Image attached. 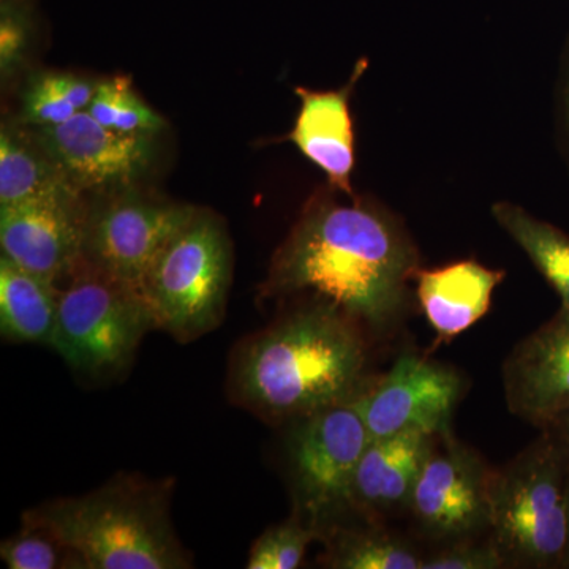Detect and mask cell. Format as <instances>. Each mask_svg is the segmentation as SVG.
I'll return each mask as SVG.
<instances>
[{"mask_svg":"<svg viewBox=\"0 0 569 569\" xmlns=\"http://www.w3.org/2000/svg\"><path fill=\"white\" fill-rule=\"evenodd\" d=\"M369 443L365 419L351 402L298 419L290 462L298 512L307 522L318 529L336 509L350 503L356 468Z\"/></svg>","mask_w":569,"mask_h":569,"instance_id":"cell-7","label":"cell"},{"mask_svg":"<svg viewBox=\"0 0 569 569\" xmlns=\"http://www.w3.org/2000/svg\"><path fill=\"white\" fill-rule=\"evenodd\" d=\"M415 279L427 321L436 329L438 340L449 342L489 312L505 272L477 261H459L432 271L419 269Z\"/></svg>","mask_w":569,"mask_h":569,"instance_id":"cell-16","label":"cell"},{"mask_svg":"<svg viewBox=\"0 0 569 569\" xmlns=\"http://www.w3.org/2000/svg\"><path fill=\"white\" fill-rule=\"evenodd\" d=\"M462 391V377L451 367L406 353L387 376L370 378L351 403L365 419L370 440L403 432L445 437Z\"/></svg>","mask_w":569,"mask_h":569,"instance_id":"cell-9","label":"cell"},{"mask_svg":"<svg viewBox=\"0 0 569 569\" xmlns=\"http://www.w3.org/2000/svg\"><path fill=\"white\" fill-rule=\"evenodd\" d=\"M29 22L20 9L11 6L10 2L2 3L0 11V73L2 80H9L11 74L17 73L26 56H28Z\"/></svg>","mask_w":569,"mask_h":569,"instance_id":"cell-25","label":"cell"},{"mask_svg":"<svg viewBox=\"0 0 569 569\" xmlns=\"http://www.w3.org/2000/svg\"><path fill=\"white\" fill-rule=\"evenodd\" d=\"M58 283L0 257V332L17 343L52 347L58 325Z\"/></svg>","mask_w":569,"mask_h":569,"instance_id":"cell-18","label":"cell"},{"mask_svg":"<svg viewBox=\"0 0 569 569\" xmlns=\"http://www.w3.org/2000/svg\"><path fill=\"white\" fill-rule=\"evenodd\" d=\"M565 104H567V121H568V130H569V78L567 84V93H565Z\"/></svg>","mask_w":569,"mask_h":569,"instance_id":"cell-28","label":"cell"},{"mask_svg":"<svg viewBox=\"0 0 569 569\" xmlns=\"http://www.w3.org/2000/svg\"><path fill=\"white\" fill-rule=\"evenodd\" d=\"M37 138L78 189H122L152 159V134L116 132L82 111L70 121L39 127Z\"/></svg>","mask_w":569,"mask_h":569,"instance_id":"cell-11","label":"cell"},{"mask_svg":"<svg viewBox=\"0 0 569 569\" xmlns=\"http://www.w3.org/2000/svg\"><path fill=\"white\" fill-rule=\"evenodd\" d=\"M88 208L81 198L0 208V247L14 264L59 283L82 258Z\"/></svg>","mask_w":569,"mask_h":569,"instance_id":"cell-13","label":"cell"},{"mask_svg":"<svg viewBox=\"0 0 569 569\" xmlns=\"http://www.w3.org/2000/svg\"><path fill=\"white\" fill-rule=\"evenodd\" d=\"M0 557L10 569L80 568L77 556L51 531L22 522L20 533L0 546Z\"/></svg>","mask_w":569,"mask_h":569,"instance_id":"cell-24","label":"cell"},{"mask_svg":"<svg viewBox=\"0 0 569 569\" xmlns=\"http://www.w3.org/2000/svg\"><path fill=\"white\" fill-rule=\"evenodd\" d=\"M429 433L403 432L367 445L351 485V507L367 515L408 507L427 459L436 449Z\"/></svg>","mask_w":569,"mask_h":569,"instance_id":"cell-15","label":"cell"},{"mask_svg":"<svg viewBox=\"0 0 569 569\" xmlns=\"http://www.w3.org/2000/svg\"><path fill=\"white\" fill-rule=\"evenodd\" d=\"M52 350L81 376L108 378L132 365L156 321L137 288L84 257L58 283Z\"/></svg>","mask_w":569,"mask_h":569,"instance_id":"cell-5","label":"cell"},{"mask_svg":"<svg viewBox=\"0 0 569 569\" xmlns=\"http://www.w3.org/2000/svg\"><path fill=\"white\" fill-rule=\"evenodd\" d=\"M366 69L367 61L362 59L355 67L346 88L339 91L295 89L296 96L301 100V107L288 140L323 171L336 190L346 193L347 197L355 194L351 187L355 137L350 97Z\"/></svg>","mask_w":569,"mask_h":569,"instance_id":"cell-14","label":"cell"},{"mask_svg":"<svg viewBox=\"0 0 569 569\" xmlns=\"http://www.w3.org/2000/svg\"><path fill=\"white\" fill-rule=\"evenodd\" d=\"M97 122L121 133L153 134L163 129V119L142 102L127 77L97 81L88 108Z\"/></svg>","mask_w":569,"mask_h":569,"instance_id":"cell-22","label":"cell"},{"mask_svg":"<svg viewBox=\"0 0 569 569\" xmlns=\"http://www.w3.org/2000/svg\"><path fill=\"white\" fill-rule=\"evenodd\" d=\"M362 326L313 298L247 337L230 362L231 399L266 421H290L353 402L367 387Z\"/></svg>","mask_w":569,"mask_h":569,"instance_id":"cell-2","label":"cell"},{"mask_svg":"<svg viewBox=\"0 0 569 569\" xmlns=\"http://www.w3.org/2000/svg\"><path fill=\"white\" fill-rule=\"evenodd\" d=\"M418 271L417 247L396 217L356 197L343 203L318 194L272 258L261 296L312 293L387 332L406 313Z\"/></svg>","mask_w":569,"mask_h":569,"instance_id":"cell-1","label":"cell"},{"mask_svg":"<svg viewBox=\"0 0 569 569\" xmlns=\"http://www.w3.org/2000/svg\"><path fill=\"white\" fill-rule=\"evenodd\" d=\"M37 137V134H36ZM81 198V190L40 144L10 126L0 130V208Z\"/></svg>","mask_w":569,"mask_h":569,"instance_id":"cell-17","label":"cell"},{"mask_svg":"<svg viewBox=\"0 0 569 569\" xmlns=\"http://www.w3.org/2000/svg\"><path fill=\"white\" fill-rule=\"evenodd\" d=\"M445 438L443 451L433 449L422 467L408 508L429 533L466 537L489 527L493 471L477 452Z\"/></svg>","mask_w":569,"mask_h":569,"instance_id":"cell-10","label":"cell"},{"mask_svg":"<svg viewBox=\"0 0 569 569\" xmlns=\"http://www.w3.org/2000/svg\"><path fill=\"white\" fill-rule=\"evenodd\" d=\"M568 508H569V485H568ZM565 568H569V548H568L567 565H565Z\"/></svg>","mask_w":569,"mask_h":569,"instance_id":"cell-29","label":"cell"},{"mask_svg":"<svg viewBox=\"0 0 569 569\" xmlns=\"http://www.w3.org/2000/svg\"><path fill=\"white\" fill-rule=\"evenodd\" d=\"M194 212L190 206L142 197L130 187L116 189L88 208L82 257L140 291L153 261Z\"/></svg>","mask_w":569,"mask_h":569,"instance_id":"cell-8","label":"cell"},{"mask_svg":"<svg viewBox=\"0 0 569 569\" xmlns=\"http://www.w3.org/2000/svg\"><path fill=\"white\" fill-rule=\"evenodd\" d=\"M422 557L403 539L389 531H335L323 557L326 568L421 569Z\"/></svg>","mask_w":569,"mask_h":569,"instance_id":"cell-20","label":"cell"},{"mask_svg":"<svg viewBox=\"0 0 569 569\" xmlns=\"http://www.w3.org/2000/svg\"><path fill=\"white\" fill-rule=\"evenodd\" d=\"M569 445L550 430L490 481L489 529L507 563L556 569L569 548Z\"/></svg>","mask_w":569,"mask_h":569,"instance_id":"cell-4","label":"cell"},{"mask_svg":"<svg viewBox=\"0 0 569 569\" xmlns=\"http://www.w3.org/2000/svg\"><path fill=\"white\" fill-rule=\"evenodd\" d=\"M542 430H550V432L556 433L557 437L561 438L565 443L569 445V408L567 411H563V413H561L552 425Z\"/></svg>","mask_w":569,"mask_h":569,"instance_id":"cell-27","label":"cell"},{"mask_svg":"<svg viewBox=\"0 0 569 569\" xmlns=\"http://www.w3.org/2000/svg\"><path fill=\"white\" fill-rule=\"evenodd\" d=\"M231 266L230 239L220 220L209 212H194L164 246L141 284L156 329L189 343L219 328Z\"/></svg>","mask_w":569,"mask_h":569,"instance_id":"cell-6","label":"cell"},{"mask_svg":"<svg viewBox=\"0 0 569 569\" xmlns=\"http://www.w3.org/2000/svg\"><path fill=\"white\" fill-rule=\"evenodd\" d=\"M492 216L557 291L561 307L569 309V236L520 206L493 204Z\"/></svg>","mask_w":569,"mask_h":569,"instance_id":"cell-19","label":"cell"},{"mask_svg":"<svg viewBox=\"0 0 569 569\" xmlns=\"http://www.w3.org/2000/svg\"><path fill=\"white\" fill-rule=\"evenodd\" d=\"M97 81L73 73L43 71L29 81L22 96V121L29 126L54 127L88 111Z\"/></svg>","mask_w":569,"mask_h":569,"instance_id":"cell-21","label":"cell"},{"mask_svg":"<svg viewBox=\"0 0 569 569\" xmlns=\"http://www.w3.org/2000/svg\"><path fill=\"white\" fill-rule=\"evenodd\" d=\"M509 411L546 429L569 408V309L560 307L501 367Z\"/></svg>","mask_w":569,"mask_h":569,"instance_id":"cell-12","label":"cell"},{"mask_svg":"<svg viewBox=\"0 0 569 569\" xmlns=\"http://www.w3.org/2000/svg\"><path fill=\"white\" fill-rule=\"evenodd\" d=\"M317 527L298 511L282 523L269 527L250 549L249 569H295L301 567L309 546L320 538Z\"/></svg>","mask_w":569,"mask_h":569,"instance_id":"cell-23","label":"cell"},{"mask_svg":"<svg viewBox=\"0 0 569 569\" xmlns=\"http://www.w3.org/2000/svg\"><path fill=\"white\" fill-rule=\"evenodd\" d=\"M171 481L122 475L84 496L41 503L21 520L51 531L80 568H192L171 522Z\"/></svg>","mask_w":569,"mask_h":569,"instance_id":"cell-3","label":"cell"},{"mask_svg":"<svg viewBox=\"0 0 569 569\" xmlns=\"http://www.w3.org/2000/svg\"><path fill=\"white\" fill-rule=\"evenodd\" d=\"M507 560L493 545L459 542L452 548L441 550L422 560L421 569H500L507 567Z\"/></svg>","mask_w":569,"mask_h":569,"instance_id":"cell-26","label":"cell"}]
</instances>
